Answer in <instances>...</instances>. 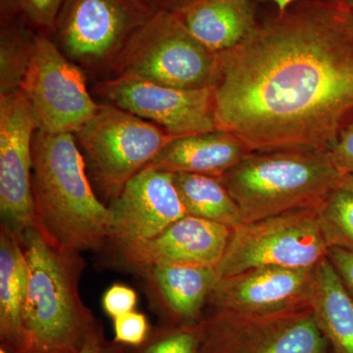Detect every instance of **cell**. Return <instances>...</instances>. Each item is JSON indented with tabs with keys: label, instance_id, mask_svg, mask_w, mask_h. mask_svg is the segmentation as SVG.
I'll return each instance as SVG.
<instances>
[{
	"label": "cell",
	"instance_id": "cell-26",
	"mask_svg": "<svg viewBox=\"0 0 353 353\" xmlns=\"http://www.w3.org/2000/svg\"><path fill=\"white\" fill-rule=\"evenodd\" d=\"M64 0H18L23 15L38 31H52Z\"/></svg>",
	"mask_w": 353,
	"mask_h": 353
},
{
	"label": "cell",
	"instance_id": "cell-28",
	"mask_svg": "<svg viewBox=\"0 0 353 353\" xmlns=\"http://www.w3.org/2000/svg\"><path fill=\"white\" fill-rule=\"evenodd\" d=\"M138 301L136 292L127 285L115 284L102 297V307L106 314L115 319L118 316L134 311Z\"/></svg>",
	"mask_w": 353,
	"mask_h": 353
},
{
	"label": "cell",
	"instance_id": "cell-9",
	"mask_svg": "<svg viewBox=\"0 0 353 353\" xmlns=\"http://www.w3.org/2000/svg\"><path fill=\"white\" fill-rule=\"evenodd\" d=\"M74 134L102 190L112 199L174 139L157 125L110 103L99 104Z\"/></svg>",
	"mask_w": 353,
	"mask_h": 353
},
{
	"label": "cell",
	"instance_id": "cell-21",
	"mask_svg": "<svg viewBox=\"0 0 353 353\" xmlns=\"http://www.w3.org/2000/svg\"><path fill=\"white\" fill-rule=\"evenodd\" d=\"M174 183L188 215L234 229L245 223L236 202L220 178L176 173Z\"/></svg>",
	"mask_w": 353,
	"mask_h": 353
},
{
	"label": "cell",
	"instance_id": "cell-32",
	"mask_svg": "<svg viewBox=\"0 0 353 353\" xmlns=\"http://www.w3.org/2000/svg\"><path fill=\"white\" fill-rule=\"evenodd\" d=\"M265 1H271L277 6L278 13H283L287 10L289 7L292 6V4L296 3L297 1L301 0H265Z\"/></svg>",
	"mask_w": 353,
	"mask_h": 353
},
{
	"label": "cell",
	"instance_id": "cell-27",
	"mask_svg": "<svg viewBox=\"0 0 353 353\" xmlns=\"http://www.w3.org/2000/svg\"><path fill=\"white\" fill-rule=\"evenodd\" d=\"M327 152L341 174H353V110Z\"/></svg>",
	"mask_w": 353,
	"mask_h": 353
},
{
	"label": "cell",
	"instance_id": "cell-12",
	"mask_svg": "<svg viewBox=\"0 0 353 353\" xmlns=\"http://www.w3.org/2000/svg\"><path fill=\"white\" fill-rule=\"evenodd\" d=\"M38 131L21 90L0 97L1 224L22 236L36 222L32 201V139Z\"/></svg>",
	"mask_w": 353,
	"mask_h": 353
},
{
	"label": "cell",
	"instance_id": "cell-35",
	"mask_svg": "<svg viewBox=\"0 0 353 353\" xmlns=\"http://www.w3.org/2000/svg\"><path fill=\"white\" fill-rule=\"evenodd\" d=\"M0 353H8V352H7L6 350H3V348H0Z\"/></svg>",
	"mask_w": 353,
	"mask_h": 353
},
{
	"label": "cell",
	"instance_id": "cell-36",
	"mask_svg": "<svg viewBox=\"0 0 353 353\" xmlns=\"http://www.w3.org/2000/svg\"><path fill=\"white\" fill-rule=\"evenodd\" d=\"M16 1H17V2H18V0H16Z\"/></svg>",
	"mask_w": 353,
	"mask_h": 353
},
{
	"label": "cell",
	"instance_id": "cell-7",
	"mask_svg": "<svg viewBox=\"0 0 353 353\" xmlns=\"http://www.w3.org/2000/svg\"><path fill=\"white\" fill-rule=\"evenodd\" d=\"M328 250L316 209H299L234 228L216 270L222 278L255 267L313 268Z\"/></svg>",
	"mask_w": 353,
	"mask_h": 353
},
{
	"label": "cell",
	"instance_id": "cell-30",
	"mask_svg": "<svg viewBox=\"0 0 353 353\" xmlns=\"http://www.w3.org/2000/svg\"><path fill=\"white\" fill-rule=\"evenodd\" d=\"M128 345L108 341L105 338L103 327L101 324L88 336L82 350L79 353H128Z\"/></svg>",
	"mask_w": 353,
	"mask_h": 353
},
{
	"label": "cell",
	"instance_id": "cell-24",
	"mask_svg": "<svg viewBox=\"0 0 353 353\" xmlns=\"http://www.w3.org/2000/svg\"><path fill=\"white\" fill-rule=\"evenodd\" d=\"M199 325L169 324L150 329L148 338L138 347H129L128 353H199Z\"/></svg>",
	"mask_w": 353,
	"mask_h": 353
},
{
	"label": "cell",
	"instance_id": "cell-1",
	"mask_svg": "<svg viewBox=\"0 0 353 353\" xmlns=\"http://www.w3.org/2000/svg\"><path fill=\"white\" fill-rule=\"evenodd\" d=\"M218 54V129L252 152H328L353 110V10L345 1H297Z\"/></svg>",
	"mask_w": 353,
	"mask_h": 353
},
{
	"label": "cell",
	"instance_id": "cell-25",
	"mask_svg": "<svg viewBox=\"0 0 353 353\" xmlns=\"http://www.w3.org/2000/svg\"><path fill=\"white\" fill-rule=\"evenodd\" d=\"M114 321L115 331V341L128 345V347H138L148 338L150 328L148 318L143 313L131 311L118 316Z\"/></svg>",
	"mask_w": 353,
	"mask_h": 353
},
{
	"label": "cell",
	"instance_id": "cell-18",
	"mask_svg": "<svg viewBox=\"0 0 353 353\" xmlns=\"http://www.w3.org/2000/svg\"><path fill=\"white\" fill-rule=\"evenodd\" d=\"M176 14L190 34L215 53L238 46L259 25L252 0H194Z\"/></svg>",
	"mask_w": 353,
	"mask_h": 353
},
{
	"label": "cell",
	"instance_id": "cell-31",
	"mask_svg": "<svg viewBox=\"0 0 353 353\" xmlns=\"http://www.w3.org/2000/svg\"><path fill=\"white\" fill-rule=\"evenodd\" d=\"M145 1L158 11L165 10L176 13L189 6L194 0H145Z\"/></svg>",
	"mask_w": 353,
	"mask_h": 353
},
{
	"label": "cell",
	"instance_id": "cell-15",
	"mask_svg": "<svg viewBox=\"0 0 353 353\" xmlns=\"http://www.w3.org/2000/svg\"><path fill=\"white\" fill-rule=\"evenodd\" d=\"M231 228L187 215L145 241L113 248L123 266L139 272L160 264L203 265L217 268Z\"/></svg>",
	"mask_w": 353,
	"mask_h": 353
},
{
	"label": "cell",
	"instance_id": "cell-5",
	"mask_svg": "<svg viewBox=\"0 0 353 353\" xmlns=\"http://www.w3.org/2000/svg\"><path fill=\"white\" fill-rule=\"evenodd\" d=\"M111 72L185 90L215 88L221 77L219 54L197 41L178 14L165 10L134 34Z\"/></svg>",
	"mask_w": 353,
	"mask_h": 353
},
{
	"label": "cell",
	"instance_id": "cell-33",
	"mask_svg": "<svg viewBox=\"0 0 353 353\" xmlns=\"http://www.w3.org/2000/svg\"><path fill=\"white\" fill-rule=\"evenodd\" d=\"M341 187L345 188V190H350L353 194V174L343 175Z\"/></svg>",
	"mask_w": 353,
	"mask_h": 353
},
{
	"label": "cell",
	"instance_id": "cell-20",
	"mask_svg": "<svg viewBox=\"0 0 353 353\" xmlns=\"http://www.w3.org/2000/svg\"><path fill=\"white\" fill-rule=\"evenodd\" d=\"M310 307L336 353H353V299L327 257L314 268Z\"/></svg>",
	"mask_w": 353,
	"mask_h": 353
},
{
	"label": "cell",
	"instance_id": "cell-10",
	"mask_svg": "<svg viewBox=\"0 0 353 353\" xmlns=\"http://www.w3.org/2000/svg\"><path fill=\"white\" fill-rule=\"evenodd\" d=\"M38 131L75 134L99 104L88 92L82 68L58 48L51 32H37L31 64L20 88Z\"/></svg>",
	"mask_w": 353,
	"mask_h": 353
},
{
	"label": "cell",
	"instance_id": "cell-6",
	"mask_svg": "<svg viewBox=\"0 0 353 353\" xmlns=\"http://www.w3.org/2000/svg\"><path fill=\"white\" fill-rule=\"evenodd\" d=\"M157 11L145 0H64L51 34L81 68L111 71L134 34Z\"/></svg>",
	"mask_w": 353,
	"mask_h": 353
},
{
	"label": "cell",
	"instance_id": "cell-22",
	"mask_svg": "<svg viewBox=\"0 0 353 353\" xmlns=\"http://www.w3.org/2000/svg\"><path fill=\"white\" fill-rule=\"evenodd\" d=\"M37 32L24 16L1 23L0 97L20 90L34 55Z\"/></svg>",
	"mask_w": 353,
	"mask_h": 353
},
{
	"label": "cell",
	"instance_id": "cell-11",
	"mask_svg": "<svg viewBox=\"0 0 353 353\" xmlns=\"http://www.w3.org/2000/svg\"><path fill=\"white\" fill-rule=\"evenodd\" d=\"M215 88L185 90L123 76L97 85L108 103L157 125L174 139L219 130Z\"/></svg>",
	"mask_w": 353,
	"mask_h": 353
},
{
	"label": "cell",
	"instance_id": "cell-29",
	"mask_svg": "<svg viewBox=\"0 0 353 353\" xmlns=\"http://www.w3.org/2000/svg\"><path fill=\"white\" fill-rule=\"evenodd\" d=\"M327 259L340 276L341 282L353 299V252L341 248H331Z\"/></svg>",
	"mask_w": 353,
	"mask_h": 353
},
{
	"label": "cell",
	"instance_id": "cell-8",
	"mask_svg": "<svg viewBox=\"0 0 353 353\" xmlns=\"http://www.w3.org/2000/svg\"><path fill=\"white\" fill-rule=\"evenodd\" d=\"M199 353H327L311 307L275 313L214 308L199 322Z\"/></svg>",
	"mask_w": 353,
	"mask_h": 353
},
{
	"label": "cell",
	"instance_id": "cell-14",
	"mask_svg": "<svg viewBox=\"0 0 353 353\" xmlns=\"http://www.w3.org/2000/svg\"><path fill=\"white\" fill-rule=\"evenodd\" d=\"M314 268L255 267L219 278L208 303L213 308L246 313L310 307Z\"/></svg>",
	"mask_w": 353,
	"mask_h": 353
},
{
	"label": "cell",
	"instance_id": "cell-19",
	"mask_svg": "<svg viewBox=\"0 0 353 353\" xmlns=\"http://www.w3.org/2000/svg\"><path fill=\"white\" fill-rule=\"evenodd\" d=\"M28 265L17 234L0 226V345L8 353H25L23 313Z\"/></svg>",
	"mask_w": 353,
	"mask_h": 353
},
{
	"label": "cell",
	"instance_id": "cell-4",
	"mask_svg": "<svg viewBox=\"0 0 353 353\" xmlns=\"http://www.w3.org/2000/svg\"><path fill=\"white\" fill-rule=\"evenodd\" d=\"M343 174L327 152H253L221 176L245 222L299 209L317 208L341 187Z\"/></svg>",
	"mask_w": 353,
	"mask_h": 353
},
{
	"label": "cell",
	"instance_id": "cell-34",
	"mask_svg": "<svg viewBox=\"0 0 353 353\" xmlns=\"http://www.w3.org/2000/svg\"><path fill=\"white\" fill-rule=\"evenodd\" d=\"M343 1H345L353 10V0H343Z\"/></svg>",
	"mask_w": 353,
	"mask_h": 353
},
{
	"label": "cell",
	"instance_id": "cell-23",
	"mask_svg": "<svg viewBox=\"0 0 353 353\" xmlns=\"http://www.w3.org/2000/svg\"><path fill=\"white\" fill-rule=\"evenodd\" d=\"M316 211L328 248H341L353 252L352 192L339 187L322 201Z\"/></svg>",
	"mask_w": 353,
	"mask_h": 353
},
{
	"label": "cell",
	"instance_id": "cell-17",
	"mask_svg": "<svg viewBox=\"0 0 353 353\" xmlns=\"http://www.w3.org/2000/svg\"><path fill=\"white\" fill-rule=\"evenodd\" d=\"M252 152L236 134L216 130L172 139L146 166L221 178Z\"/></svg>",
	"mask_w": 353,
	"mask_h": 353
},
{
	"label": "cell",
	"instance_id": "cell-13",
	"mask_svg": "<svg viewBox=\"0 0 353 353\" xmlns=\"http://www.w3.org/2000/svg\"><path fill=\"white\" fill-rule=\"evenodd\" d=\"M108 208L112 248L150 240L188 215L173 174L148 166L128 181Z\"/></svg>",
	"mask_w": 353,
	"mask_h": 353
},
{
	"label": "cell",
	"instance_id": "cell-3",
	"mask_svg": "<svg viewBox=\"0 0 353 353\" xmlns=\"http://www.w3.org/2000/svg\"><path fill=\"white\" fill-rule=\"evenodd\" d=\"M32 150L37 222L70 250L103 248L109 238L110 211L90 185L75 134L37 131Z\"/></svg>",
	"mask_w": 353,
	"mask_h": 353
},
{
	"label": "cell",
	"instance_id": "cell-2",
	"mask_svg": "<svg viewBox=\"0 0 353 353\" xmlns=\"http://www.w3.org/2000/svg\"><path fill=\"white\" fill-rule=\"evenodd\" d=\"M28 265L25 353H79L101 323L80 296L82 254L58 243L38 222L20 236Z\"/></svg>",
	"mask_w": 353,
	"mask_h": 353
},
{
	"label": "cell",
	"instance_id": "cell-16",
	"mask_svg": "<svg viewBox=\"0 0 353 353\" xmlns=\"http://www.w3.org/2000/svg\"><path fill=\"white\" fill-rule=\"evenodd\" d=\"M155 308L169 324L194 325L219 280L214 267L160 264L139 271Z\"/></svg>",
	"mask_w": 353,
	"mask_h": 353
}]
</instances>
